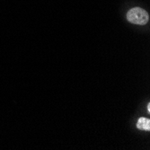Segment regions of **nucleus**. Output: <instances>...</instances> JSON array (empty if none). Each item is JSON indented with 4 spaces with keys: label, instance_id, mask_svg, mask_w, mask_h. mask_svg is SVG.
I'll use <instances>...</instances> for the list:
<instances>
[{
    "label": "nucleus",
    "instance_id": "1",
    "mask_svg": "<svg viewBox=\"0 0 150 150\" xmlns=\"http://www.w3.org/2000/svg\"><path fill=\"white\" fill-rule=\"evenodd\" d=\"M127 19L129 23L139 25H145L149 20V15L146 11L139 7H134L127 13Z\"/></svg>",
    "mask_w": 150,
    "mask_h": 150
},
{
    "label": "nucleus",
    "instance_id": "2",
    "mask_svg": "<svg viewBox=\"0 0 150 150\" xmlns=\"http://www.w3.org/2000/svg\"><path fill=\"white\" fill-rule=\"evenodd\" d=\"M137 127L139 129L149 131L150 130V120L146 118H140L138 120Z\"/></svg>",
    "mask_w": 150,
    "mask_h": 150
},
{
    "label": "nucleus",
    "instance_id": "3",
    "mask_svg": "<svg viewBox=\"0 0 150 150\" xmlns=\"http://www.w3.org/2000/svg\"><path fill=\"white\" fill-rule=\"evenodd\" d=\"M147 111H148V112H150V104L148 103V105H147Z\"/></svg>",
    "mask_w": 150,
    "mask_h": 150
}]
</instances>
